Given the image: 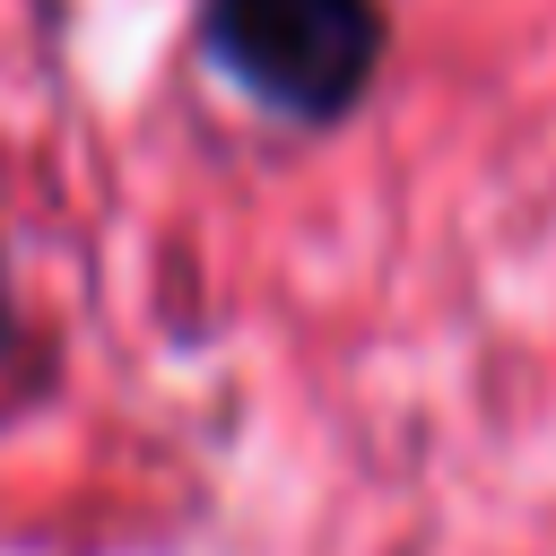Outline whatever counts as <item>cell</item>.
Returning a JSON list of instances; mask_svg holds the SVG:
<instances>
[{"label": "cell", "mask_w": 556, "mask_h": 556, "mask_svg": "<svg viewBox=\"0 0 556 556\" xmlns=\"http://www.w3.org/2000/svg\"><path fill=\"white\" fill-rule=\"evenodd\" d=\"M0 348H9V252H0Z\"/></svg>", "instance_id": "obj_2"}, {"label": "cell", "mask_w": 556, "mask_h": 556, "mask_svg": "<svg viewBox=\"0 0 556 556\" xmlns=\"http://www.w3.org/2000/svg\"><path fill=\"white\" fill-rule=\"evenodd\" d=\"M382 0H200V52L278 122H348L382 70Z\"/></svg>", "instance_id": "obj_1"}]
</instances>
